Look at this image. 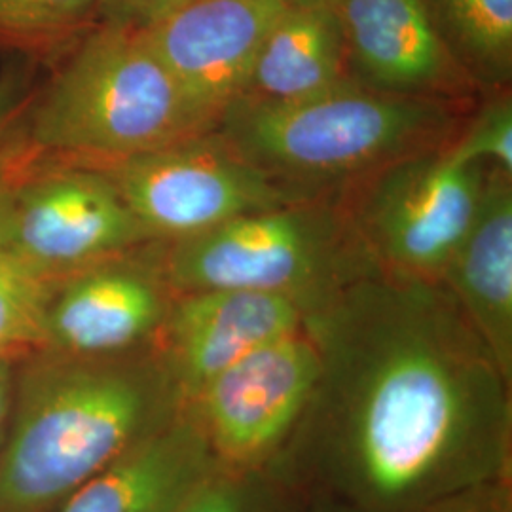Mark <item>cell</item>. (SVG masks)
Here are the masks:
<instances>
[{
    "label": "cell",
    "instance_id": "cell-1",
    "mask_svg": "<svg viewBox=\"0 0 512 512\" xmlns=\"http://www.w3.org/2000/svg\"><path fill=\"white\" fill-rule=\"evenodd\" d=\"M304 327L319 380L266 471L289 495L452 512L512 480V384L442 283L378 270L306 311Z\"/></svg>",
    "mask_w": 512,
    "mask_h": 512
},
{
    "label": "cell",
    "instance_id": "cell-2",
    "mask_svg": "<svg viewBox=\"0 0 512 512\" xmlns=\"http://www.w3.org/2000/svg\"><path fill=\"white\" fill-rule=\"evenodd\" d=\"M183 406L152 348L112 357L44 349L19 359L0 442V512L61 505Z\"/></svg>",
    "mask_w": 512,
    "mask_h": 512
},
{
    "label": "cell",
    "instance_id": "cell-3",
    "mask_svg": "<svg viewBox=\"0 0 512 512\" xmlns=\"http://www.w3.org/2000/svg\"><path fill=\"white\" fill-rule=\"evenodd\" d=\"M44 73L21 118L42 156L110 167L215 128L139 29L97 23Z\"/></svg>",
    "mask_w": 512,
    "mask_h": 512
},
{
    "label": "cell",
    "instance_id": "cell-4",
    "mask_svg": "<svg viewBox=\"0 0 512 512\" xmlns=\"http://www.w3.org/2000/svg\"><path fill=\"white\" fill-rule=\"evenodd\" d=\"M473 107L378 92L351 80L296 103L239 97L215 129L277 181L319 196L406 156L448 147Z\"/></svg>",
    "mask_w": 512,
    "mask_h": 512
},
{
    "label": "cell",
    "instance_id": "cell-5",
    "mask_svg": "<svg viewBox=\"0 0 512 512\" xmlns=\"http://www.w3.org/2000/svg\"><path fill=\"white\" fill-rule=\"evenodd\" d=\"M173 294L236 289L283 294L306 311L378 272L336 194L239 215L190 238L162 241Z\"/></svg>",
    "mask_w": 512,
    "mask_h": 512
},
{
    "label": "cell",
    "instance_id": "cell-6",
    "mask_svg": "<svg viewBox=\"0 0 512 512\" xmlns=\"http://www.w3.org/2000/svg\"><path fill=\"white\" fill-rule=\"evenodd\" d=\"M154 241L105 169L19 143L0 171V255L44 281Z\"/></svg>",
    "mask_w": 512,
    "mask_h": 512
},
{
    "label": "cell",
    "instance_id": "cell-7",
    "mask_svg": "<svg viewBox=\"0 0 512 512\" xmlns=\"http://www.w3.org/2000/svg\"><path fill=\"white\" fill-rule=\"evenodd\" d=\"M486 167L433 148L368 173L338 198L380 270L440 281L475 217Z\"/></svg>",
    "mask_w": 512,
    "mask_h": 512
},
{
    "label": "cell",
    "instance_id": "cell-8",
    "mask_svg": "<svg viewBox=\"0 0 512 512\" xmlns=\"http://www.w3.org/2000/svg\"><path fill=\"white\" fill-rule=\"evenodd\" d=\"M99 169L112 177L148 238L158 241L190 238L239 215L311 198L251 164L215 128Z\"/></svg>",
    "mask_w": 512,
    "mask_h": 512
},
{
    "label": "cell",
    "instance_id": "cell-9",
    "mask_svg": "<svg viewBox=\"0 0 512 512\" xmlns=\"http://www.w3.org/2000/svg\"><path fill=\"white\" fill-rule=\"evenodd\" d=\"M319 370V351L302 327L224 368L184 406L217 465L266 473L304 418Z\"/></svg>",
    "mask_w": 512,
    "mask_h": 512
},
{
    "label": "cell",
    "instance_id": "cell-10",
    "mask_svg": "<svg viewBox=\"0 0 512 512\" xmlns=\"http://www.w3.org/2000/svg\"><path fill=\"white\" fill-rule=\"evenodd\" d=\"M173 296L162 241L103 258L52 281L44 349L74 357H112L152 348Z\"/></svg>",
    "mask_w": 512,
    "mask_h": 512
},
{
    "label": "cell",
    "instance_id": "cell-11",
    "mask_svg": "<svg viewBox=\"0 0 512 512\" xmlns=\"http://www.w3.org/2000/svg\"><path fill=\"white\" fill-rule=\"evenodd\" d=\"M285 0H179L145 29L194 107L217 126L239 99Z\"/></svg>",
    "mask_w": 512,
    "mask_h": 512
},
{
    "label": "cell",
    "instance_id": "cell-12",
    "mask_svg": "<svg viewBox=\"0 0 512 512\" xmlns=\"http://www.w3.org/2000/svg\"><path fill=\"white\" fill-rule=\"evenodd\" d=\"M351 78L372 90L475 105L480 97L439 37L425 0H332Z\"/></svg>",
    "mask_w": 512,
    "mask_h": 512
},
{
    "label": "cell",
    "instance_id": "cell-13",
    "mask_svg": "<svg viewBox=\"0 0 512 512\" xmlns=\"http://www.w3.org/2000/svg\"><path fill=\"white\" fill-rule=\"evenodd\" d=\"M306 308L289 296L236 289L175 294L152 349L184 403L251 351L302 329Z\"/></svg>",
    "mask_w": 512,
    "mask_h": 512
},
{
    "label": "cell",
    "instance_id": "cell-14",
    "mask_svg": "<svg viewBox=\"0 0 512 512\" xmlns=\"http://www.w3.org/2000/svg\"><path fill=\"white\" fill-rule=\"evenodd\" d=\"M512 384V175L488 165L465 236L440 281Z\"/></svg>",
    "mask_w": 512,
    "mask_h": 512
},
{
    "label": "cell",
    "instance_id": "cell-15",
    "mask_svg": "<svg viewBox=\"0 0 512 512\" xmlns=\"http://www.w3.org/2000/svg\"><path fill=\"white\" fill-rule=\"evenodd\" d=\"M215 465L198 421L183 406L69 495L59 512H175Z\"/></svg>",
    "mask_w": 512,
    "mask_h": 512
},
{
    "label": "cell",
    "instance_id": "cell-16",
    "mask_svg": "<svg viewBox=\"0 0 512 512\" xmlns=\"http://www.w3.org/2000/svg\"><path fill=\"white\" fill-rule=\"evenodd\" d=\"M342 25L330 2L287 4L264 38L241 97L296 103L351 82Z\"/></svg>",
    "mask_w": 512,
    "mask_h": 512
},
{
    "label": "cell",
    "instance_id": "cell-17",
    "mask_svg": "<svg viewBox=\"0 0 512 512\" xmlns=\"http://www.w3.org/2000/svg\"><path fill=\"white\" fill-rule=\"evenodd\" d=\"M459 69L482 93L511 88L512 0H425Z\"/></svg>",
    "mask_w": 512,
    "mask_h": 512
},
{
    "label": "cell",
    "instance_id": "cell-18",
    "mask_svg": "<svg viewBox=\"0 0 512 512\" xmlns=\"http://www.w3.org/2000/svg\"><path fill=\"white\" fill-rule=\"evenodd\" d=\"M99 0H0V54L52 69L97 25Z\"/></svg>",
    "mask_w": 512,
    "mask_h": 512
},
{
    "label": "cell",
    "instance_id": "cell-19",
    "mask_svg": "<svg viewBox=\"0 0 512 512\" xmlns=\"http://www.w3.org/2000/svg\"><path fill=\"white\" fill-rule=\"evenodd\" d=\"M52 281L0 255V357L23 359L44 349V313Z\"/></svg>",
    "mask_w": 512,
    "mask_h": 512
},
{
    "label": "cell",
    "instance_id": "cell-20",
    "mask_svg": "<svg viewBox=\"0 0 512 512\" xmlns=\"http://www.w3.org/2000/svg\"><path fill=\"white\" fill-rule=\"evenodd\" d=\"M446 150L459 164L495 165L512 175L511 88L482 93Z\"/></svg>",
    "mask_w": 512,
    "mask_h": 512
},
{
    "label": "cell",
    "instance_id": "cell-21",
    "mask_svg": "<svg viewBox=\"0 0 512 512\" xmlns=\"http://www.w3.org/2000/svg\"><path fill=\"white\" fill-rule=\"evenodd\" d=\"M289 492L264 471L215 465L190 490L175 512H279Z\"/></svg>",
    "mask_w": 512,
    "mask_h": 512
},
{
    "label": "cell",
    "instance_id": "cell-22",
    "mask_svg": "<svg viewBox=\"0 0 512 512\" xmlns=\"http://www.w3.org/2000/svg\"><path fill=\"white\" fill-rule=\"evenodd\" d=\"M38 73V67L21 59H8L0 71V171L18 147L21 118L37 88Z\"/></svg>",
    "mask_w": 512,
    "mask_h": 512
},
{
    "label": "cell",
    "instance_id": "cell-23",
    "mask_svg": "<svg viewBox=\"0 0 512 512\" xmlns=\"http://www.w3.org/2000/svg\"><path fill=\"white\" fill-rule=\"evenodd\" d=\"M179 0H99L97 23L145 31Z\"/></svg>",
    "mask_w": 512,
    "mask_h": 512
},
{
    "label": "cell",
    "instance_id": "cell-24",
    "mask_svg": "<svg viewBox=\"0 0 512 512\" xmlns=\"http://www.w3.org/2000/svg\"><path fill=\"white\" fill-rule=\"evenodd\" d=\"M512 480L497 482L471 497L458 512H512Z\"/></svg>",
    "mask_w": 512,
    "mask_h": 512
},
{
    "label": "cell",
    "instance_id": "cell-25",
    "mask_svg": "<svg viewBox=\"0 0 512 512\" xmlns=\"http://www.w3.org/2000/svg\"><path fill=\"white\" fill-rule=\"evenodd\" d=\"M16 365H18V359L0 357V437L6 431V421L10 420Z\"/></svg>",
    "mask_w": 512,
    "mask_h": 512
},
{
    "label": "cell",
    "instance_id": "cell-26",
    "mask_svg": "<svg viewBox=\"0 0 512 512\" xmlns=\"http://www.w3.org/2000/svg\"><path fill=\"white\" fill-rule=\"evenodd\" d=\"M310 512H346L340 507H336L334 503H330L327 499H313L311 501Z\"/></svg>",
    "mask_w": 512,
    "mask_h": 512
},
{
    "label": "cell",
    "instance_id": "cell-27",
    "mask_svg": "<svg viewBox=\"0 0 512 512\" xmlns=\"http://www.w3.org/2000/svg\"><path fill=\"white\" fill-rule=\"evenodd\" d=\"M287 4H298V2H332V0H285Z\"/></svg>",
    "mask_w": 512,
    "mask_h": 512
},
{
    "label": "cell",
    "instance_id": "cell-28",
    "mask_svg": "<svg viewBox=\"0 0 512 512\" xmlns=\"http://www.w3.org/2000/svg\"><path fill=\"white\" fill-rule=\"evenodd\" d=\"M463 505H465V503H463ZM459 509H461V507H458V509H456V511H452V512H458Z\"/></svg>",
    "mask_w": 512,
    "mask_h": 512
},
{
    "label": "cell",
    "instance_id": "cell-29",
    "mask_svg": "<svg viewBox=\"0 0 512 512\" xmlns=\"http://www.w3.org/2000/svg\"><path fill=\"white\" fill-rule=\"evenodd\" d=\"M0 442H2V437H0Z\"/></svg>",
    "mask_w": 512,
    "mask_h": 512
}]
</instances>
